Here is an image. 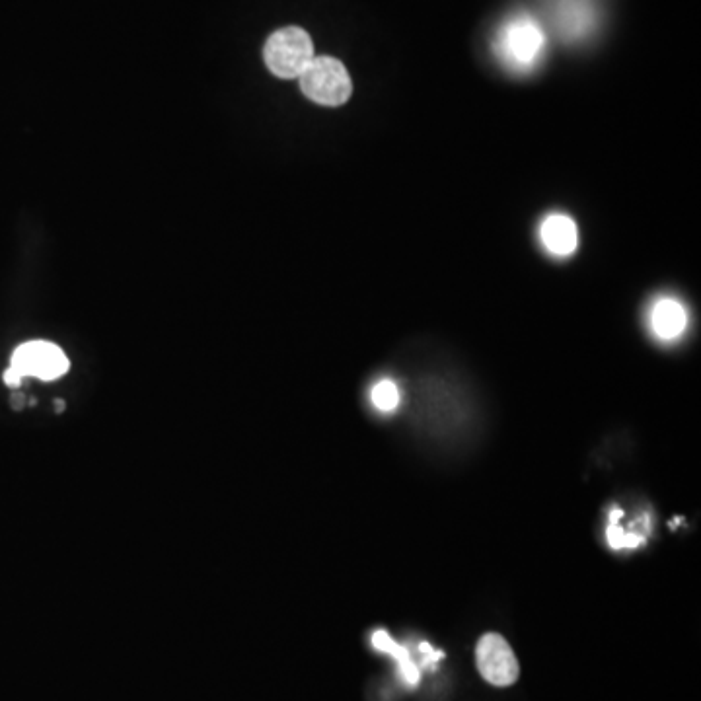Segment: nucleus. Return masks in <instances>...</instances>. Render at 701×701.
I'll use <instances>...</instances> for the list:
<instances>
[{"label":"nucleus","instance_id":"f257e3e1","mask_svg":"<svg viewBox=\"0 0 701 701\" xmlns=\"http://www.w3.org/2000/svg\"><path fill=\"white\" fill-rule=\"evenodd\" d=\"M298 78L304 96L322 106H341L353 92L351 76L343 63L333 57H314Z\"/></svg>","mask_w":701,"mask_h":701},{"label":"nucleus","instance_id":"f03ea898","mask_svg":"<svg viewBox=\"0 0 701 701\" xmlns=\"http://www.w3.org/2000/svg\"><path fill=\"white\" fill-rule=\"evenodd\" d=\"M265 65L279 78H298L314 59L310 36L296 26L277 30L267 39L263 49Z\"/></svg>","mask_w":701,"mask_h":701},{"label":"nucleus","instance_id":"7ed1b4c3","mask_svg":"<svg viewBox=\"0 0 701 701\" xmlns=\"http://www.w3.org/2000/svg\"><path fill=\"white\" fill-rule=\"evenodd\" d=\"M544 49V34L530 16L509 20L497 39L499 55L517 69L532 67Z\"/></svg>","mask_w":701,"mask_h":701},{"label":"nucleus","instance_id":"20e7f679","mask_svg":"<svg viewBox=\"0 0 701 701\" xmlns=\"http://www.w3.org/2000/svg\"><path fill=\"white\" fill-rule=\"evenodd\" d=\"M10 369L20 378L34 376L49 382L67 374L71 363L59 345L49 341H28L14 351Z\"/></svg>","mask_w":701,"mask_h":701},{"label":"nucleus","instance_id":"39448f33","mask_svg":"<svg viewBox=\"0 0 701 701\" xmlns=\"http://www.w3.org/2000/svg\"><path fill=\"white\" fill-rule=\"evenodd\" d=\"M476 661L481 676L493 686H511L518 678L517 657L511 645L497 633H487L481 637Z\"/></svg>","mask_w":701,"mask_h":701},{"label":"nucleus","instance_id":"423d86ee","mask_svg":"<svg viewBox=\"0 0 701 701\" xmlns=\"http://www.w3.org/2000/svg\"><path fill=\"white\" fill-rule=\"evenodd\" d=\"M542 240L550 252L567 256L577 248V226L565 215H552L542 224Z\"/></svg>","mask_w":701,"mask_h":701},{"label":"nucleus","instance_id":"0eeeda50","mask_svg":"<svg viewBox=\"0 0 701 701\" xmlns=\"http://www.w3.org/2000/svg\"><path fill=\"white\" fill-rule=\"evenodd\" d=\"M651 326L661 339H676L686 328V312L676 300L665 298L653 308Z\"/></svg>","mask_w":701,"mask_h":701},{"label":"nucleus","instance_id":"6e6552de","mask_svg":"<svg viewBox=\"0 0 701 701\" xmlns=\"http://www.w3.org/2000/svg\"><path fill=\"white\" fill-rule=\"evenodd\" d=\"M372 647L382 651V653H388L398 666H400V674L402 678L406 680L409 686H417L419 684V668L413 663L409 651H407L404 645L396 643L388 631L384 629H378L372 633Z\"/></svg>","mask_w":701,"mask_h":701},{"label":"nucleus","instance_id":"1a4fd4ad","mask_svg":"<svg viewBox=\"0 0 701 701\" xmlns=\"http://www.w3.org/2000/svg\"><path fill=\"white\" fill-rule=\"evenodd\" d=\"M370 400L380 411H394L400 404V390L392 380H380L372 388Z\"/></svg>","mask_w":701,"mask_h":701},{"label":"nucleus","instance_id":"9d476101","mask_svg":"<svg viewBox=\"0 0 701 701\" xmlns=\"http://www.w3.org/2000/svg\"><path fill=\"white\" fill-rule=\"evenodd\" d=\"M608 542L614 550H622V548H637L639 544H643V538L641 536H635V534H624L620 526H616V522L612 520L610 526H608Z\"/></svg>","mask_w":701,"mask_h":701},{"label":"nucleus","instance_id":"9b49d317","mask_svg":"<svg viewBox=\"0 0 701 701\" xmlns=\"http://www.w3.org/2000/svg\"><path fill=\"white\" fill-rule=\"evenodd\" d=\"M419 649H421V653L425 655V663H427V665H429V663H437V661H441L444 657L441 651H433V647H431L429 643H421Z\"/></svg>","mask_w":701,"mask_h":701}]
</instances>
